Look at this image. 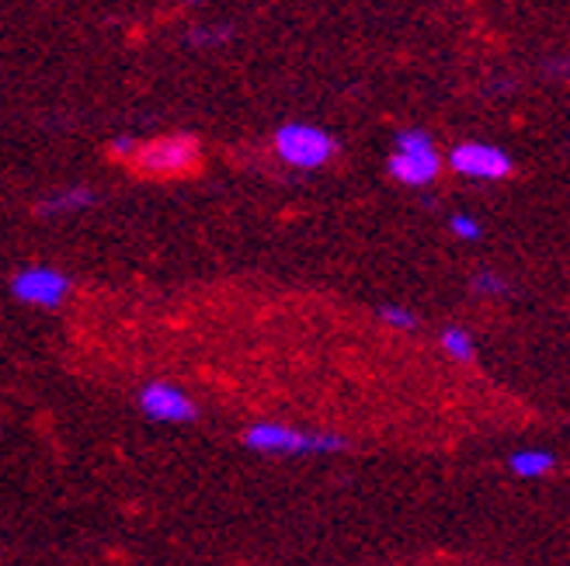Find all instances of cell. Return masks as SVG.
I'll return each instance as SVG.
<instances>
[{"label":"cell","mask_w":570,"mask_h":566,"mask_svg":"<svg viewBox=\"0 0 570 566\" xmlns=\"http://www.w3.org/2000/svg\"><path fill=\"white\" fill-rule=\"evenodd\" d=\"M244 445L251 452H272V456H310V452H345L348 441L341 435H306L296 428H285V424L261 420L254 428L244 431Z\"/></svg>","instance_id":"cell-1"},{"label":"cell","mask_w":570,"mask_h":566,"mask_svg":"<svg viewBox=\"0 0 570 566\" xmlns=\"http://www.w3.org/2000/svg\"><path fill=\"white\" fill-rule=\"evenodd\" d=\"M439 153H435V143L432 136L421 132V129H403L397 136V147H393V157H390V174L400 181V184H411V188H421V184H432L435 174H439Z\"/></svg>","instance_id":"cell-2"},{"label":"cell","mask_w":570,"mask_h":566,"mask_svg":"<svg viewBox=\"0 0 570 566\" xmlns=\"http://www.w3.org/2000/svg\"><path fill=\"white\" fill-rule=\"evenodd\" d=\"M275 150L285 163H289V168L314 171V168H324V163L335 157V139L317 126L289 122L275 132Z\"/></svg>","instance_id":"cell-3"},{"label":"cell","mask_w":570,"mask_h":566,"mask_svg":"<svg viewBox=\"0 0 570 566\" xmlns=\"http://www.w3.org/2000/svg\"><path fill=\"white\" fill-rule=\"evenodd\" d=\"M11 296L25 306H45V310H56V306L70 296V278L50 265L21 268L11 278Z\"/></svg>","instance_id":"cell-4"},{"label":"cell","mask_w":570,"mask_h":566,"mask_svg":"<svg viewBox=\"0 0 570 566\" xmlns=\"http://www.w3.org/2000/svg\"><path fill=\"white\" fill-rule=\"evenodd\" d=\"M199 163V147L184 136L157 139L136 150V171L139 174H188Z\"/></svg>","instance_id":"cell-5"},{"label":"cell","mask_w":570,"mask_h":566,"mask_svg":"<svg viewBox=\"0 0 570 566\" xmlns=\"http://www.w3.org/2000/svg\"><path fill=\"white\" fill-rule=\"evenodd\" d=\"M448 168L463 178L477 181H502L511 174V157L490 143H460L448 153Z\"/></svg>","instance_id":"cell-6"},{"label":"cell","mask_w":570,"mask_h":566,"mask_svg":"<svg viewBox=\"0 0 570 566\" xmlns=\"http://www.w3.org/2000/svg\"><path fill=\"white\" fill-rule=\"evenodd\" d=\"M139 407L150 420H160V424H188L196 420L199 407L188 399L184 389L171 386V383H150L139 389Z\"/></svg>","instance_id":"cell-7"},{"label":"cell","mask_w":570,"mask_h":566,"mask_svg":"<svg viewBox=\"0 0 570 566\" xmlns=\"http://www.w3.org/2000/svg\"><path fill=\"white\" fill-rule=\"evenodd\" d=\"M511 473L521 477V480H536V477H546L550 469L557 466V456L546 452V448H518V452L508 459Z\"/></svg>","instance_id":"cell-8"},{"label":"cell","mask_w":570,"mask_h":566,"mask_svg":"<svg viewBox=\"0 0 570 566\" xmlns=\"http://www.w3.org/2000/svg\"><path fill=\"white\" fill-rule=\"evenodd\" d=\"M91 202H94L91 188H66V192L53 195L50 202L35 205V212H39V216H60V212H74V209H84Z\"/></svg>","instance_id":"cell-9"},{"label":"cell","mask_w":570,"mask_h":566,"mask_svg":"<svg viewBox=\"0 0 570 566\" xmlns=\"http://www.w3.org/2000/svg\"><path fill=\"white\" fill-rule=\"evenodd\" d=\"M439 341H442L445 355L456 359V362H473V355H477V348H473V338L466 334L463 327H445Z\"/></svg>","instance_id":"cell-10"},{"label":"cell","mask_w":570,"mask_h":566,"mask_svg":"<svg viewBox=\"0 0 570 566\" xmlns=\"http://www.w3.org/2000/svg\"><path fill=\"white\" fill-rule=\"evenodd\" d=\"M379 320H383L387 327H397V330H414L418 327V317L411 310H403V306H383V310H379Z\"/></svg>","instance_id":"cell-11"},{"label":"cell","mask_w":570,"mask_h":566,"mask_svg":"<svg viewBox=\"0 0 570 566\" xmlns=\"http://www.w3.org/2000/svg\"><path fill=\"white\" fill-rule=\"evenodd\" d=\"M448 229H453L456 237H460V241H466V244L481 241V233H484V229L477 226V220H473V216H463V212H460V216L448 220Z\"/></svg>","instance_id":"cell-12"},{"label":"cell","mask_w":570,"mask_h":566,"mask_svg":"<svg viewBox=\"0 0 570 566\" xmlns=\"http://www.w3.org/2000/svg\"><path fill=\"white\" fill-rule=\"evenodd\" d=\"M473 292H481V296H505L508 292V281L490 275V271H484V275L473 278Z\"/></svg>","instance_id":"cell-13"},{"label":"cell","mask_w":570,"mask_h":566,"mask_svg":"<svg viewBox=\"0 0 570 566\" xmlns=\"http://www.w3.org/2000/svg\"><path fill=\"white\" fill-rule=\"evenodd\" d=\"M112 150H115V153H133L136 147H133V139L126 136V139H115V143H112Z\"/></svg>","instance_id":"cell-14"}]
</instances>
